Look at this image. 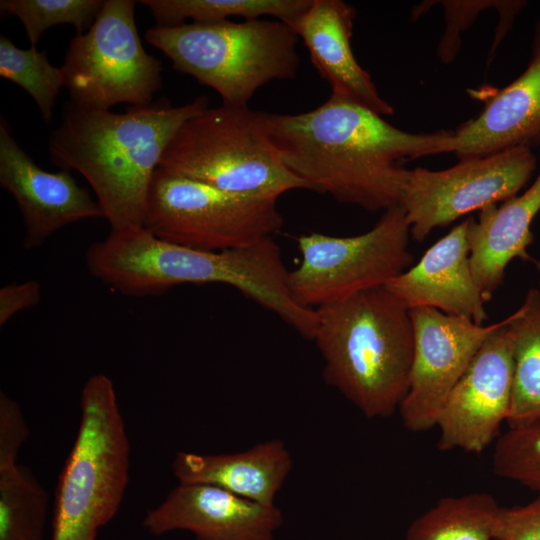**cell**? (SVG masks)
<instances>
[{
  "mask_svg": "<svg viewBox=\"0 0 540 540\" xmlns=\"http://www.w3.org/2000/svg\"><path fill=\"white\" fill-rule=\"evenodd\" d=\"M269 123L293 174L313 191L369 212L401 203L409 175L404 160L453 151V130L410 133L333 95L308 112L269 113Z\"/></svg>",
  "mask_w": 540,
  "mask_h": 540,
  "instance_id": "cell-1",
  "label": "cell"
},
{
  "mask_svg": "<svg viewBox=\"0 0 540 540\" xmlns=\"http://www.w3.org/2000/svg\"><path fill=\"white\" fill-rule=\"evenodd\" d=\"M89 273L125 296L164 294L183 284H225L313 339L314 309L298 305L288 289L281 251L271 238L244 248L212 252L162 240L143 228L111 230L85 252Z\"/></svg>",
  "mask_w": 540,
  "mask_h": 540,
  "instance_id": "cell-2",
  "label": "cell"
},
{
  "mask_svg": "<svg viewBox=\"0 0 540 540\" xmlns=\"http://www.w3.org/2000/svg\"><path fill=\"white\" fill-rule=\"evenodd\" d=\"M208 107L203 95L180 106L161 101L123 113L69 101L48 139L50 160L87 180L111 230L143 228L164 151L178 129Z\"/></svg>",
  "mask_w": 540,
  "mask_h": 540,
  "instance_id": "cell-3",
  "label": "cell"
},
{
  "mask_svg": "<svg viewBox=\"0 0 540 540\" xmlns=\"http://www.w3.org/2000/svg\"><path fill=\"white\" fill-rule=\"evenodd\" d=\"M325 382L367 418L399 409L414 352L410 311L384 286L315 309Z\"/></svg>",
  "mask_w": 540,
  "mask_h": 540,
  "instance_id": "cell-4",
  "label": "cell"
},
{
  "mask_svg": "<svg viewBox=\"0 0 540 540\" xmlns=\"http://www.w3.org/2000/svg\"><path fill=\"white\" fill-rule=\"evenodd\" d=\"M144 38L230 106L247 107L262 86L295 78L300 64L299 37L278 19L155 25Z\"/></svg>",
  "mask_w": 540,
  "mask_h": 540,
  "instance_id": "cell-5",
  "label": "cell"
},
{
  "mask_svg": "<svg viewBox=\"0 0 540 540\" xmlns=\"http://www.w3.org/2000/svg\"><path fill=\"white\" fill-rule=\"evenodd\" d=\"M159 168L227 192L265 199L312 187L283 163L269 113L221 104L188 119ZM313 191V190H312Z\"/></svg>",
  "mask_w": 540,
  "mask_h": 540,
  "instance_id": "cell-6",
  "label": "cell"
},
{
  "mask_svg": "<svg viewBox=\"0 0 540 540\" xmlns=\"http://www.w3.org/2000/svg\"><path fill=\"white\" fill-rule=\"evenodd\" d=\"M130 443L112 380L92 375L81 420L59 476L51 540H95L117 513L129 480Z\"/></svg>",
  "mask_w": 540,
  "mask_h": 540,
  "instance_id": "cell-7",
  "label": "cell"
},
{
  "mask_svg": "<svg viewBox=\"0 0 540 540\" xmlns=\"http://www.w3.org/2000/svg\"><path fill=\"white\" fill-rule=\"evenodd\" d=\"M282 223L277 200L227 192L158 167L144 228L170 243L219 252L269 238Z\"/></svg>",
  "mask_w": 540,
  "mask_h": 540,
  "instance_id": "cell-8",
  "label": "cell"
},
{
  "mask_svg": "<svg viewBox=\"0 0 540 540\" xmlns=\"http://www.w3.org/2000/svg\"><path fill=\"white\" fill-rule=\"evenodd\" d=\"M410 237L401 204L383 211L375 225L359 235H302L301 262L288 273L289 293L298 305L316 309L383 287L413 265Z\"/></svg>",
  "mask_w": 540,
  "mask_h": 540,
  "instance_id": "cell-9",
  "label": "cell"
},
{
  "mask_svg": "<svg viewBox=\"0 0 540 540\" xmlns=\"http://www.w3.org/2000/svg\"><path fill=\"white\" fill-rule=\"evenodd\" d=\"M136 3L105 0L92 26L70 40L61 69L73 104L104 110L121 103L147 106L162 89V64L143 47Z\"/></svg>",
  "mask_w": 540,
  "mask_h": 540,
  "instance_id": "cell-10",
  "label": "cell"
},
{
  "mask_svg": "<svg viewBox=\"0 0 540 540\" xmlns=\"http://www.w3.org/2000/svg\"><path fill=\"white\" fill-rule=\"evenodd\" d=\"M536 164L531 148L517 146L462 159L444 170H409L400 204L410 236L421 242L438 227L518 195Z\"/></svg>",
  "mask_w": 540,
  "mask_h": 540,
  "instance_id": "cell-11",
  "label": "cell"
},
{
  "mask_svg": "<svg viewBox=\"0 0 540 540\" xmlns=\"http://www.w3.org/2000/svg\"><path fill=\"white\" fill-rule=\"evenodd\" d=\"M409 311L414 332L413 362L409 388L398 410L404 427L418 433L436 426L451 390L486 340L507 324L510 315L485 325L429 307Z\"/></svg>",
  "mask_w": 540,
  "mask_h": 540,
  "instance_id": "cell-12",
  "label": "cell"
},
{
  "mask_svg": "<svg viewBox=\"0 0 540 540\" xmlns=\"http://www.w3.org/2000/svg\"><path fill=\"white\" fill-rule=\"evenodd\" d=\"M512 320L513 313L486 340L448 395L435 426L439 450L480 454L507 420L513 378Z\"/></svg>",
  "mask_w": 540,
  "mask_h": 540,
  "instance_id": "cell-13",
  "label": "cell"
},
{
  "mask_svg": "<svg viewBox=\"0 0 540 540\" xmlns=\"http://www.w3.org/2000/svg\"><path fill=\"white\" fill-rule=\"evenodd\" d=\"M70 172L40 168L17 143L7 120L0 118V184L14 197L22 215L25 249L39 248L72 223L105 219L98 201Z\"/></svg>",
  "mask_w": 540,
  "mask_h": 540,
  "instance_id": "cell-14",
  "label": "cell"
},
{
  "mask_svg": "<svg viewBox=\"0 0 540 540\" xmlns=\"http://www.w3.org/2000/svg\"><path fill=\"white\" fill-rule=\"evenodd\" d=\"M283 524L276 505L259 504L207 484L179 483L143 527L153 535L183 530L197 540H273Z\"/></svg>",
  "mask_w": 540,
  "mask_h": 540,
  "instance_id": "cell-15",
  "label": "cell"
},
{
  "mask_svg": "<svg viewBox=\"0 0 540 540\" xmlns=\"http://www.w3.org/2000/svg\"><path fill=\"white\" fill-rule=\"evenodd\" d=\"M470 218L426 250L420 260L384 287L408 310L429 307L484 324L485 301L470 266Z\"/></svg>",
  "mask_w": 540,
  "mask_h": 540,
  "instance_id": "cell-16",
  "label": "cell"
},
{
  "mask_svg": "<svg viewBox=\"0 0 540 540\" xmlns=\"http://www.w3.org/2000/svg\"><path fill=\"white\" fill-rule=\"evenodd\" d=\"M356 10L343 0H312L288 23L307 48L312 64L331 87V95L381 116L394 107L379 94L371 75L357 62L351 37Z\"/></svg>",
  "mask_w": 540,
  "mask_h": 540,
  "instance_id": "cell-17",
  "label": "cell"
},
{
  "mask_svg": "<svg viewBox=\"0 0 540 540\" xmlns=\"http://www.w3.org/2000/svg\"><path fill=\"white\" fill-rule=\"evenodd\" d=\"M453 131L452 153L459 160L540 145V19L534 27L532 55L523 73L496 90L476 117Z\"/></svg>",
  "mask_w": 540,
  "mask_h": 540,
  "instance_id": "cell-18",
  "label": "cell"
},
{
  "mask_svg": "<svg viewBox=\"0 0 540 540\" xmlns=\"http://www.w3.org/2000/svg\"><path fill=\"white\" fill-rule=\"evenodd\" d=\"M540 211V172L520 195L501 205L492 204L470 217L468 243L474 280L485 302L503 284L508 264L514 259L540 262L528 254L533 242L531 224Z\"/></svg>",
  "mask_w": 540,
  "mask_h": 540,
  "instance_id": "cell-19",
  "label": "cell"
},
{
  "mask_svg": "<svg viewBox=\"0 0 540 540\" xmlns=\"http://www.w3.org/2000/svg\"><path fill=\"white\" fill-rule=\"evenodd\" d=\"M292 466L285 443L271 439L229 454L178 452L172 472L181 484L213 485L259 504L275 505Z\"/></svg>",
  "mask_w": 540,
  "mask_h": 540,
  "instance_id": "cell-20",
  "label": "cell"
},
{
  "mask_svg": "<svg viewBox=\"0 0 540 540\" xmlns=\"http://www.w3.org/2000/svg\"><path fill=\"white\" fill-rule=\"evenodd\" d=\"M513 378L509 427L540 419V290L530 288L513 312Z\"/></svg>",
  "mask_w": 540,
  "mask_h": 540,
  "instance_id": "cell-21",
  "label": "cell"
},
{
  "mask_svg": "<svg viewBox=\"0 0 540 540\" xmlns=\"http://www.w3.org/2000/svg\"><path fill=\"white\" fill-rule=\"evenodd\" d=\"M500 509L487 493L446 497L412 522L404 540H496Z\"/></svg>",
  "mask_w": 540,
  "mask_h": 540,
  "instance_id": "cell-22",
  "label": "cell"
},
{
  "mask_svg": "<svg viewBox=\"0 0 540 540\" xmlns=\"http://www.w3.org/2000/svg\"><path fill=\"white\" fill-rule=\"evenodd\" d=\"M312 0H141L157 26L187 23L209 24L238 16L245 20L270 16L289 23L302 14Z\"/></svg>",
  "mask_w": 540,
  "mask_h": 540,
  "instance_id": "cell-23",
  "label": "cell"
},
{
  "mask_svg": "<svg viewBox=\"0 0 540 540\" xmlns=\"http://www.w3.org/2000/svg\"><path fill=\"white\" fill-rule=\"evenodd\" d=\"M49 496L21 464L0 473V540H43Z\"/></svg>",
  "mask_w": 540,
  "mask_h": 540,
  "instance_id": "cell-24",
  "label": "cell"
},
{
  "mask_svg": "<svg viewBox=\"0 0 540 540\" xmlns=\"http://www.w3.org/2000/svg\"><path fill=\"white\" fill-rule=\"evenodd\" d=\"M0 76L23 88L34 100L42 119L49 123L56 97L64 87L63 71L53 66L45 51L36 47L18 48L0 36Z\"/></svg>",
  "mask_w": 540,
  "mask_h": 540,
  "instance_id": "cell-25",
  "label": "cell"
},
{
  "mask_svg": "<svg viewBox=\"0 0 540 540\" xmlns=\"http://www.w3.org/2000/svg\"><path fill=\"white\" fill-rule=\"evenodd\" d=\"M105 0H1V12L22 23L31 47L43 33L59 24H70L76 34L85 33L99 15Z\"/></svg>",
  "mask_w": 540,
  "mask_h": 540,
  "instance_id": "cell-26",
  "label": "cell"
},
{
  "mask_svg": "<svg viewBox=\"0 0 540 540\" xmlns=\"http://www.w3.org/2000/svg\"><path fill=\"white\" fill-rule=\"evenodd\" d=\"M492 467L496 475L540 494V419L509 427L496 441Z\"/></svg>",
  "mask_w": 540,
  "mask_h": 540,
  "instance_id": "cell-27",
  "label": "cell"
},
{
  "mask_svg": "<svg viewBox=\"0 0 540 540\" xmlns=\"http://www.w3.org/2000/svg\"><path fill=\"white\" fill-rule=\"evenodd\" d=\"M443 6L446 28L438 45V56L444 63L452 62L459 50L460 32L467 29L483 9L496 8L501 15L512 1H436Z\"/></svg>",
  "mask_w": 540,
  "mask_h": 540,
  "instance_id": "cell-28",
  "label": "cell"
},
{
  "mask_svg": "<svg viewBox=\"0 0 540 540\" xmlns=\"http://www.w3.org/2000/svg\"><path fill=\"white\" fill-rule=\"evenodd\" d=\"M29 427L19 404L0 392V473L17 466L20 448L28 439Z\"/></svg>",
  "mask_w": 540,
  "mask_h": 540,
  "instance_id": "cell-29",
  "label": "cell"
},
{
  "mask_svg": "<svg viewBox=\"0 0 540 540\" xmlns=\"http://www.w3.org/2000/svg\"><path fill=\"white\" fill-rule=\"evenodd\" d=\"M496 540H540V494L526 505L501 507Z\"/></svg>",
  "mask_w": 540,
  "mask_h": 540,
  "instance_id": "cell-30",
  "label": "cell"
},
{
  "mask_svg": "<svg viewBox=\"0 0 540 540\" xmlns=\"http://www.w3.org/2000/svg\"><path fill=\"white\" fill-rule=\"evenodd\" d=\"M40 298V284L35 280L3 286L0 289V326L18 312L37 305Z\"/></svg>",
  "mask_w": 540,
  "mask_h": 540,
  "instance_id": "cell-31",
  "label": "cell"
},
{
  "mask_svg": "<svg viewBox=\"0 0 540 540\" xmlns=\"http://www.w3.org/2000/svg\"><path fill=\"white\" fill-rule=\"evenodd\" d=\"M537 287H538L539 290H540V279H539V281H538V286H537Z\"/></svg>",
  "mask_w": 540,
  "mask_h": 540,
  "instance_id": "cell-32",
  "label": "cell"
}]
</instances>
